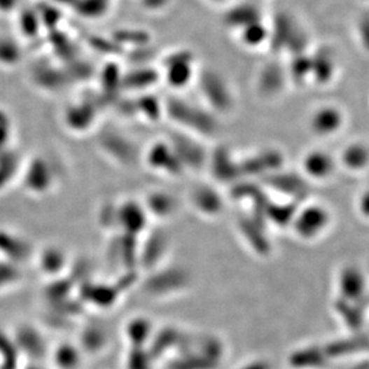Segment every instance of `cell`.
Returning <instances> with one entry per match:
<instances>
[{
	"label": "cell",
	"instance_id": "2",
	"mask_svg": "<svg viewBox=\"0 0 369 369\" xmlns=\"http://www.w3.org/2000/svg\"><path fill=\"white\" fill-rule=\"evenodd\" d=\"M309 125L313 134L330 138L344 126V113L336 106H321L309 116Z\"/></svg>",
	"mask_w": 369,
	"mask_h": 369
},
{
	"label": "cell",
	"instance_id": "3",
	"mask_svg": "<svg viewBox=\"0 0 369 369\" xmlns=\"http://www.w3.org/2000/svg\"><path fill=\"white\" fill-rule=\"evenodd\" d=\"M337 160L324 150H311L301 159V172L313 182H324L333 177Z\"/></svg>",
	"mask_w": 369,
	"mask_h": 369
},
{
	"label": "cell",
	"instance_id": "4",
	"mask_svg": "<svg viewBox=\"0 0 369 369\" xmlns=\"http://www.w3.org/2000/svg\"><path fill=\"white\" fill-rule=\"evenodd\" d=\"M367 159L368 152L365 144L360 141L351 142L342 152L340 164L342 162V165L348 170L361 172L367 167Z\"/></svg>",
	"mask_w": 369,
	"mask_h": 369
},
{
	"label": "cell",
	"instance_id": "1",
	"mask_svg": "<svg viewBox=\"0 0 369 369\" xmlns=\"http://www.w3.org/2000/svg\"><path fill=\"white\" fill-rule=\"evenodd\" d=\"M292 230L299 239L313 243L321 239L333 223L331 211L323 204L311 203L296 211L292 218Z\"/></svg>",
	"mask_w": 369,
	"mask_h": 369
}]
</instances>
